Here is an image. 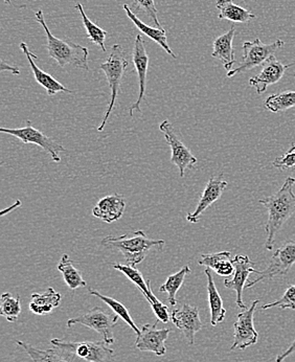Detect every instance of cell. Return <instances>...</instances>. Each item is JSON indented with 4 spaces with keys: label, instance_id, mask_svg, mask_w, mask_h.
<instances>
[{
    "label": "cell",
    "instance_id": "obj_22",
    "mask_svg": "<svg viewBox=\"0 0 295 362\" xmlns=\"http://www.w3.org/2000/svg\"><path fill=\"white\" fill-rule=\"evenodd\" d=\"M204 274L207 278V296H209V305L211 309V324L212 326L215 327L225 320L226 309L223 306L222 298L216 287L211 269L207 268Z\"/></svg>",
    "mask_w": 295,
    "mask_h": 362
},
{
    "label": "cell",
    "instance_id": "obj_12",
    "mask_svg": "<svg viewBox=\"0 0 295 362\" xmlns=\"http://www.w3.org/2000/svg\"><path fill=\"white\" fill-rule=\"evenodd\" d=\"M159 322L154 325H144L141 334L137 335L135 346L141 352L154 353L156 356H165L167 353L166 341L169 338L171 329H157Z\"/></svg>",
    "mask_w": 295,
    "mask_h": 362
},
{
    "label": "cell",
    "instance_id": "obj_30",
    "mask_svg": "<svg viewBox=\"0 0 295 362\" xmlns=\"http://www.w3.org/2000/svg\"><path fill=\"white\" fill-rule=\"evenodd\" d=\"M89 293H91V296H97V298H100L102 302L108 305L109 308L112 309L113 312H115L119 317H121L126 324H128L129 326L131 327V329L134 331L137 337V335L141 334V330L137 328V325L133 322L128 309H127L122 303L117 302V300H115V298H109V296H103V294H100V292L97 291V290L89 289Z\"/></svg>",
    "mask_w": 295,
    "mask_h": 362
},
{
    "label": "cell",
    "instance_id": "obj_11",
    "mask_svg": "<svg viewBox=\"0 0 295 362\" xmlns=\"http://www.w3.org/2000/svg\"><path fill=\"white\" fill-rule=\"evenodd\" d=\"M159 130L165 135L166 141L171 147L172 163L178 168L179 172H180V177H183L185 170L193 169L198 159L190 151L189 148L181 141L174 127L168 119H166L159 125Z\"/></svg>",
    "mask_w": 295,
    "mask_h": 362
},
{
    "label": "cell",
    "instance_id": "obj_5",
    "mask_svg": "<svg viewBox=\"0 0 295 362\" xmlns=\"http://www.w3.org/2000/svg\"><path fill=\"white\" fill-rule=\"evenodd\" d=\"M52 346L69 356H76L87 362H110L115 356V351L109 348L104 340L98 341H69L52 338Z\"/></svg>",
    "mask_w": 295,
    "mask_h": 362
},
{
    "label": "cell",
    "instance_id": "obj_42",
    "mask_svg": "<svg viewBox=\"0 0 295 362\" xmlns=\"http://www.w3.org/2000/svg\"><path fill=\"white\" fill-rule=\"evenodd\" d=\"M4 2H6V4H12V2H11V0H4Z\"/></svg>",
    "mask_w": 295,
    "mask_h": 362
},
{
    "label": "cell",
    "instance_id": "obj_43",
    "mask_svg": "<svg viewBox=\"0 0 295 362\" xmlns=\"http://www.w3.org/2000/svg\"><path fill=\"white\" fill-rule=\"evenodd\" d=\"M294 78H295V75H294Z\"/></svg>",
    "mask_w": 295,
    "mask_h": 362
},
{
    "label": "cell",
    "instance_id": "obj_36",
    "mask_svg": "<svg viewBox=\"0 0 295 362\" xmlns=\"http://www.w3.org/2000/svg\"><path fill=\"white\" fill-rule=\"evenodd\" d=\"M132 2L137 12L143 11L152 19L156 28H163L157 18V8L154 0H132Z\"/></svg>",
    "mask_w": 295,
    "mask_h": 362
},
{
    "label": "cell",
    "instance_id": "obj_35",
    "mask_svg": "<svg viewBox=\"0 0 295 362\" xmlns=\"http://www.w3.org/2000/svg\"><path fill=\"white\" fill-rule=\"evenodd\" d=\"M275 307L281 309H292V310H295V285L288 287L279 300L270 303V304L264 305L261 310H267V309L275 308Z\"/></svg>",
    "mask_w": 295,
    "mask_h": 362
},
{
    "label": "cell",
    "instance_id": "obj_21",
    "mask_svg": "<svg viewBox=\"0 0 295 362\" xmlns=\"http://www.w3.org/2000/svg\"><path fill=\"white\" fill-rule=\"evenodd\" d=\"M124 10L125 12H126L127 16L129 17V19L134 23V25L137 26L143 34L149 37L151 40L156 42L163 51L169 54L173 58H176V54L173 52L171 47L168 45L167 33H166L165 28H151V26L145 25L143 21L137 18V14H134L127 4H124Z\"/></svg>",
    "mask_w": 295,
    "mask_h": 362
},
{
    "label": "cell",
    "instance_id": "obj_9",
    "mask_svg": "<svg viewBox=\"0 0 295 362\" xmlns=\"http://www.w3.org/2000/svg\"><path fill=\"white\" fill-rule=\"evenodd\" d=\"M0 132L6 133L21 139L23 144H34L42 148L45 152L50 154L52 161L60 163L61 152L65 151V148L60 144L56 143L54 139L45 135L36 128L33 127L32 122L26 121L25 127L17 128V129H11V128H0Z\"/></svg>",
    "mask_w": 295,
    "mask_h": 362
},
{
    "label": "cell",
    "instance_id": "obj_24",
    "mask_svg": "<svg viewBox=\"0 0 295 362\" xmlns=\"http://www.w3.org/2000/svg\"><path fill=\"white\" fill-rule=\"evenodd\" d=\"M61 300V294L54 291V288L50 287L45 293L33 294L28 308L36 315H47L58 308Z\"/></svg>",
    "mask_w": 295,
    "mask_h": 362
},
{
    "label": "cell",
    "instance_id": "obj_34",
    "mask_svg": "<svg viewBox=\"0 0 295 362\" xmlns=\"http://www.w3.org/2000/svg\"><path fill=\"white\" fill-rule=\"evenodd\" d=\"M146 300H148L149 304L151 305V308H152L153 312H154L155 316H156L157 322H163V324H167L169 322L170 316L169 313V307L166 306L165 304L161 302L156 296H154V293L152 292V289L150 290V292L145 296Z\"/></svg>",
    "mask_w": 295,
    "mask_h": 362
},
{
    "label": "cell",
    "instance_id": "obj_10",
    "mask_svg": "<svg viewBox=\"0 0 295 362\" xmlns=\"http://www.w3.org/2000/svg\"><path fill=\"white\" fill-rule=\"evenodd\" d=\"M259 303L260 300H253L249 308L244 309L243 312L238 314L237 320L233 324V344L231 346V351L236 349L245 350L257 344L259 334L255 329L253 316Z\"/></svg>",
    "mask_w": 295,
    "mask_h": 362
},
{
    "label": "cell",
    "instance_id": "obj_40",
    "mask_svg": "<svg viewBox=\"0 0 295 362\" xmlns=\"http://www.w3.org/2000/svg\"><path fill=\"white\" fill-rule=\"evenodd\" d=\"M21 202H19V200H18V202H17L16 204H14V206L8 207V209H4V211H2L1 216L6 215V213H10V211H12L13 209H16V207H18L19 206H21Z\"/></svg>",
    "mask_w": 295,
    "mask_h": 362
},
{
    "label": "cell",
    "instance_id": "obj_37",
    "mask_svg": "<svg viewBox=\"0 0 295 362\" xmlns=\"http://www.w3.org/2000/svg\"><path fill=\"white\" fill-rule=\"evenodd\" d=\"M273 167L281 171H286V170L294 169L295 168V151L289 152L284 154V156L277 157L273 160Z\"/></svg>",
    "mask_w": 295,
    "mask_h": 362
},
{
    "label": "cell",
    "instance_id": "obj_33",
    "mask_svg": "<svg viewBox=\"0 0 295 362\" xmlns=\"http://www.w3.org/2000/svg\"><path fill=\"white\" fill-rule=\"evenodd\" d=\"M113 268L121 272L131 282L134 283L139 288L144 296H147L150 292V280L145 281V279L135 266L129 265V264L124 265V264L115 263L113 264Z\"/></svg>",
    "mask_w": 295,
    "mask_h": 362
},
{
    "label": "cell",
    "instance_id": "obj_25",
    "mask_svg": "<svg viewBox=\"0 0 295 362\" xmlns=\"http://www.w3.org/2000/svg\"><path fill=\"white\" fill-rule=\"evenodd\" d=\"M216 8L219 10L218 18L226 19L233 23H247L255 19L250 11L233 4V0H216Z\"/></svg>",
    "mask_w": 295,
    "mask_h": 362
},
{
    "label": "cell",
    "instance_id": "obj_14",
    "mask_svg": "<svg viewBox=\"0 0 295 362\" xmlns=\"http://www.w3.org/2000/svg\"><path fill=\"white\" fill-rule=\"evenodd\" d=\"M133 63L137 69V77H139V95L137 101L129 109V115L132 117L134 111L143 112L141 108V103L145 98L146 84H147V75L149 69V56L146 49V42L141 35H137L135 39L134 47H133Z\"/></svg>",
    "mask_w": 295,
    "mask_h": 362
},
{
    "label": "cell",
    "instance_id": "obj_19",
    "mask_svg": "<svg viewBox=\"0 0 295 362\" xmlns=\"http://www.w3.org/2000/svg\"><path fill=\"white\" fill-rule=\"evenodd\" d=\"M21 51L25 52L26 58H28V63H30V69H32L33 74H34V77L36 78L37 83L43 88L47 90V95H54L58 93H71L73 91L67 89L66 87L63 86L60 82L56 80L54 77L50 75V74L45 73L42 69H39L37 66L36 63H35V60H38V57L36 54H33L32 52L28 49V45L25 42L21 43Z\"/></svg>",
    "mask_w": 295,
    "mask_h": 362
},
{
    "label": "cell",
    "instance_id": "obj_31",
    "mask_svg": "<svg viewBox=\"0 0 295 362\" xmlns=\"http://www.w3.org/2000/svg\"><path fill=\"white\" fill-rule=\"evenodd\" d=\"M21 313V296H13L10 292L2 294L0 298V315L6 318L8 322H16Z\"/></svg>",
    "mask_w": 295,
    "mask_h": 362
},
{
    "label": "cell",
    "instance_id": "obj_23",
    "mask_svg": "<svg viewBox=\"0 0 295 362\" xmlns=\"http://www.w3.org/2000/svg\"><path fill=\"white\" fill-rule=\"evenodd\" d=\"M201 266H207L214 270L220 276H231L235 272L233 259L229 252H216V254L202 255L199 259Z\"/></svg>",
    "mask_w": 295,
    "mask_h": 362
},
{
    "label": "cell",
    "instance_id": "obj_2",
    "mask_svg": "<svg viewBox=\"0 0 295 362\" xmlns=\"http://www.w3.org/2000/svg\"><path fill=\"white\" fill-rule=\"evenodd\" d=\"M36 21L37 23H40L47 34L49 56L58 63L59 66L65 67L66 65H71L76 69L89 71V52L86 47L76 45L71 41L61 40L54 37L50 33L49 26L45 23L42 10H39L36 13Z\"/></svg>",
    "mask_w": 295,
    "mask_h": 362
},
{
    "label": "cell",
    "instance_id": "obj_16",
    "mask_svg": "<svg viewBox=\"0 0 295 362\" xmlns=\"http://www.w3.org/2000/svg\"><path fill=\"white\" fill-rule=\"evenodd\" d=\"M233 265H235V272H233V278L226 279L224 281V286L229 289L235 290L237 293L238 307L241 309H247L243 302V290L245 289L247 281L249 276L253 272L257 274L258 270L253 268L255 264L250 261L247 256H236L233 258Z\"/></svg>",
    "mask_w": 295,
    "mask_h": 362
},
{
    "label": "cell",
    "instance_id": "obj_13",
    "mask_svg": "<svg viewBox=\"0 0 295 362\" xmlns=\"http://www.w3.org/2000/svg\"><path fill=\"white\" fill-rule=\"evenodd\" d=\"M171 320L176 328L183 333L190 346L195 344V335L202 329L198 308L189 304L175 308L171 313Z\"/></svg>",
    "mask_w": 295,
    "mask_h": 362
},
{
    "label": "cell",
    "instance_id": "obj_4",
    "mask_svg": "<svg viewBox=\"0 0 295 362\" xmlns=\"http://www.w3.org/2000/svg\"><path fill=\"white\" fill-rule=\"evenodd\" d=\"M128 65L129 61L127 59L126 52H125L123 47L120 45H115L111 47L108 59L100 65V71H104L105 75H106L111 90L110 102H109L108 107H107L102 124L98 128V131H100V132L104 130L109 117H110L111 112L115 109L122 80H123Z\"/></svg>",
    "mask_w": 295,
    "mask_h": 362
},
{
    "label": "cell",
    "instance_id": "obj_15",
    "mask_svg": "<svg viewBox=\"0 0 295 362\" xmlns=\"http://www.w3.org/2000/svg\"><path fill=\"white\" fill-rule=\"evenodd\" d=\"M294 63L284 64L281 61L277 60L274 56L270 57L263 65L259 75L250 78L249 85L257 91L258 95H262L267 90L270 85L277 84L285 75L286 71L291 67Z\"/></svg>",
    "mask_w": 295,
    "mask_h": 362
},
{
    "label": "cell",
    "instance_id": "obj_17",
    "mask_svg": "<svg viewBox=\"0 0 295 362\" xmlns=\"http://www.w3.org/2000/svg\"><path fill=\"white\" fill-rule=\"evenodd\" d=\"M227 187V181L223 180V175L215 176L207 181L203 193L201 194L200 199L195 211L193 213H189L187 216V220L191 223H197L200 219L202 214L209 209L212 204H215L217 200L221 198L223 192Z\"/></svg>",
    "mask_w": 295,
    "mask_h": 362
},
{
    "label": "cell",
    "instance_id": "obj_28",
    "mask_svg": "<svg viewBox=\"0 0 295 362\" xmlns=\"http://www.w3.org/2000/svg\"><path fill=\"white\" fill-rule=\"evenodd\" d=\"M192 270L189 266L185 265V267L181 268L178 272L172 274L166 281L165 284L159 288V291L166 292L168 294V302L170 303L171 306L175 307L177 305L176 296L178 290L180 289L181 286L185 283V276L191 274Z\"/></svg>",
    "mask_w": 295,
    "mask_h": 362
},
{
    "label": "cell",
    "instance_id": "obj_6",
    "mask_svg": "<svg viewBox=\"0 0 295 362\" xmlns=\"http://www.w3.org/2000/svg\"><path fill=\"white\" fill-rule=\"evenodd\" d=\"M284 45L285 42L281 39H277L270 45H265L259 38L255 39L253 42L246 41L243 43V58L241 63L237 69L229 71L227 77L231 78L238 74L246 73L247 71L263 65L277 49H282Z\"/></svg>",
    "mask_w": 295,
    "mask_h": 362
},
{
    "label": "cell",
    "instance_id": "obj_27",
    "mask_svg": "<svg viewBox=\"0 0 295 362\" xmlns=\"http://www.w3.org/2000/svg\"><path fill=\"white\" fill-rule=\"evenodd\" d=\"M58 270L62 274L65 283L71 290L85 287L87 285L84 279L81 276V272L74 267L73 261L69 259V255H63L62 259L58 264Z\"/></svg>",
    "mask_w": 295,
    "mask_h": 362
},
{
    "label": "cell",
    "instance_id": "obj_39",
    "mask_svg": "<svg viewBox=\"0 0 295 362\" xmlns=\"http://www.w3.org/2000/svg\"><path fill=\"white\" fill-rule=\"evenodd\" d=\"M1 69H0V71H11V73L14 74V75H21V71H19L17 67L11 66V65H8V63L4 62V60H1Z\"/></svg>",
    "mask_w": 295,
    "mask_h": 362
},
{
    "label": "cell",
    "instance_id": "obj_38",
    "mask_svg": "<svg viewBox=\"0 0 295 362\" xmlns=\"http://www.w3.org/2000/svg\"><path fill=\"white\" fill-rule=\"evenodd\" d=\"M295 352V337L294 341H292V344H290L289 348L287 349V350L284 351L283 353H282L281 355H279V356L277 357V359H275V362H283L285 361L287 357H289L290 355L292 354V353Z\"/></svg>",
    "mask_w": 295,
    "mask_h": 362
},
{
    "label": "cell",
    "instance_id": "obj_1",
    "mask_svg": "<svg viewBox=\"0 0 295 362\" xmlns=\"http://www.w3.org/2000/svg\"><path fill=\"white\" fill-rule=\"evenodd\" d=\"M294 185L295 178L287 177L283 187L277 193L259 200L260 204H263L268 211V220L265 226L266 233H267L265 248L267 250H272L275 235L281 230L287 220L294 215L295 211Z\"/></svg>",
    "mask_w": 295,
    "mask_h": 362
},
{
    "label": "cell",
    "instance_id": "obj_7",
    "mask_svg": "<svg viewBox=\"0 0 295 362\" xmlns=\"http://www.w3.org/2000/svg\"><path fill=\"white\" fill-rule=\"evenodd\" d=\"M117 322H119V316L117 314L113 315L100 307H95L86 313L81 314L76 317L67 320V327L71 328L76 324L87 327L102 335L103 340L110 346V344H115L113 328L117 326Z\"/></svg>",
    "mask_w": 295,
    "mask_h": 362
},
{
    "label": "cell",
    "instance_id": "obj_32",
    "mask_svg": "<svg viewBox=\"0 0 295 362\" xmlns=\"http://www.w3.org/2000/svg\"><path fill=\"white\" fill-rule=\"evenodd\" d=\"M295 106V91H283L270 95L265 101V107L273 113L284 112Z\"/></svg>",
    "mask_w": 295,
    "mask_h": 362
},
{
    "label": "cell",
    "instance_id": "obj_29",
    "mask_svg": "<svg viewBox=\"0 0 295 362\" xmlns=\"http://www.w3.org/2000/svg\"><path fill=\"white\" fill-rule=\"evenodd\" d=\"M76 10L80 12L81 17H82L83 25L86 28L87 37H88L89 41L91 43L97 45L103 52H106V47H105V40H106L107 32L106 30L100 28V26L93 23L88 17L85 14L84 8H83L82 4L79 2L76 6Z\"/></svg>",
    "mask_w": 295,
    "mask_h": 362
},
{
    "label": "cell",
    "instance_id": "obj_18",
    "mask_svg": "<svg viewBox=\"0 0 295 362\" xmlns=\"http://www.w3.org/2000/svg\"><path fill=\"white\" fill-rule=\"evenodd\" d=\"M126 209V200L120 194L106 196L93 207V215L106 223H112L121 219Z\"/></svg>",
    "mask_w": 295,
    "mask_h": 362
},
{
    "label": "cell",
    "instance_id": "obj_3",
    "mask_svg": "<svg viewBox=\"0 0 295 362\" xmlns=\"http://www.w3.org/2000/svg\"><path fill=\"white\" fill-rule=\"evenodd\" d=\"M100 244L109 250H119L126 259L127 264L137 266L145 259L153 247L161 248L166 242L163 240L149 239L143 230H137L132 235H108L102 240Z\"/></svg>",
    "mask_w": 295,
    "mask_h": 362
},
{
    "label": "cell",
    "instance_id": "obj_26",
    "mask_svg": "<svg viewBox=\"0 0 295 362\" xmlns=\"http://www.w3.org/2000/svg\"><path fill=\"white\" fill-rule=\"evenodd\" d=\"M16 344L28 353L34 362H71L69 357L65 356V353L59 349L43 350L21 340H16Z\"/></svg>",
    "mask_w": 295,
    "mask_h": 362
},
{
    "label": "cell",
    "instance_id": "obj_41",
    "mask_svg": "<svg viewBox=\"0 0 295 362\" xmlns=\"http://www.w3.org/2000/svg\"><path fill=\"white\" fill-rule=\"evenodd\" d=\"M294 151H295V144H294V145H292L291 148H290V149H289V152H294Z\"/></svg>",
    "mask_w": 295,
    "mask_h": 362
},
{
    "label": "cell",
    "instance_id": "obj_8",
    "mask_svg": "<svg viewBox=\"0 0 295 362\" xmlns=\"http://www.w3.org/2000/svg\"><path fill=\"white\" fill-rule=\"evenodd\" d=\"M295 264V241L288 240L273 254L270 265L263 272L258 270V278L247 283L245 288H251L264 280H271L285 276Z\"/></svg>",
    "mask_w": 295,
    "mask_h": 362
},
{
    "label": "cell",
    "instance_id": "obj_20",
    "mask_svg": "<svg viewBox=\"0 0 295 362\" xmlns=\"http://www.w3.org/2000/svg\"><path fill=\"white\" fill-rule=\"evenodd\" d=\"M235 35V26H231L229 32L216 38L213 43L214 52L212 57L221 61L223 66L227 71H231L236 62L235 49L233 47Z\"/></svg>",
    "mask_w": 295,
    "mask_h": 362
}]
</instances>
